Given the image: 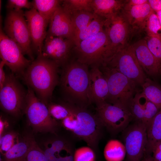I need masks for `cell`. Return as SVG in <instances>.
Masks as SVG:
<instances>
[{"label": "cell", "mask_w": 161, "mask_h": 161, "mask_svg": "<svg viewBox=\"0 0 161 161\" xmlns=\"http://www.w3.org/2000/svg\"><path fill=\"white\" fill-rule=\"evenodd\" d=\"M66 102L69 113L59 122L61 126L74 137L85 141L97 152L103 127L99 118L87 108Z\"/></svg>", "instance_id": "6da1fadb"}, {"label": "cell", "mask_w": 161, "mask_h": 161, "mask_svg": "<svg viewBox=\"0 0 161 161\" xmlns=\"http://www.w3.org/2000/svg\"><path fill=\"white\" fill-rule=\"evenodd\" d=\"M58 66L41 56L32 61L21 76L27 86L47 106L54 89L59 83Z\"/></svg>", "instance_id": "7a4b0ae2"}, {"label": "cell", "mask_w": 161, "mask_h": 161, "mask_svg": "<svg viewBox=\"0 0 161 161\" xmlns=\"http://www.w3.org/2000/svg\"><path fill=\"white\" fill-rule=\"evenodd\" d=\"M89 66L70 59L62 67L59 82L64 101L87 108L90 70Z\"/></svg>", "instance_id": "3957f363"}, {"label": "cell", "mask_w": 161, "mask_h": 161, "mask_svg": "<svg viewBox=\"0 0 161 161\" xmlns=\"http://www.w3.org/2000/svg\"><path fill=\"white\" fill-rule=\"evenodd\" d=\"M24 114L28 125L35 133L56 134L61 127L50 115L47 106L27 87Z\"/></svg>", "instance_id": "277c9868"}, {"label": "cell", "mask_w": 161, "mask_h": 161, "mask_svg": "<svg viewBox=\"0 0 161 161\" xmlns=\"http://www.w3.org/2000/svg\"><path fill=\"white\" fill-rule=\"evenodd\" d=\"M107 83L108 93L106 101L127 106L138 91V85L120 72L106 66L99 67Z\"/></svg>", "instance_id": "5b68a950"}, {"label": "cell", "mask_w": 161, "mask_h": 161, "mask_svg": "<svg viewBox=\"0 0 161 161\" xmlns=\"http://www.w3.org/2000/svg\"><path fill=\"white\" fill-rule=\"evenodd\" d=\"M109 41L104 29L74 46L76 59L91 67L105 64L108 58Z\"/></svg>", "instance_id": "8992f818"}, {"label": "cell", "mask_w": 161, "mask_h": 161, "mask_svg": "<svg viewBox=\"0 0 161 161\" xmlns=\"http://www.w3.org/2000/svg\"><path fill=\"white\" fill-rule=\"evenodd\" d=\"M27 90L12 72L6 73L4 83L0 89V105L5 113L15 118L24 114Z\"/></svg>", "instance_id": "52a82bcc"}, {"label": "cell", "mask_w": 161, "mask_h": 161, "mask_svg": "<svg viewBox=\"0 0 161 161\" xmlns=\"http://www.w3.org/2000/svg\"><path fill=\"white\" fill-rule=\"evenodd\" d=\"M24 13L22 10H8L3 28L5 34L15 41L32 61L34 59L31 40Z\"/></svg>", "instance_id": "ba28073f"}, {"label": "cell", "mask_w": 161, "mask_h": 161, "mask_svg": "<svg viewBox=\"0 0 161 161\" xmlns=\"http://www.w3.org/2000/svg\"><path fill=\"white\" fill-rule=\"evenodd\" d=\"M103 65L115 69L140 86L147 78L132 45L128 43L118 49Z\"/></svg>", "instance_id": "9c48e42d"}, {"label": "cell", "mask_w": 161, "mask_h": 161, "mask_svg": "<svg viewBox=\"0 0 161 161\" xmlns=\"http://www.w3.org/2000/svg\"><path fill=\"white\" fill-rule=\"evenodd\" d=\"M96 114L102 126L113 133L124 131L133 119L127 106L106 101L96 104Z\"/></svg>", "instance_id": "30bf717a"}, {"label": "cell", "mask_w": 161, "mask_h": 161, "mask_svg": "<svg viewBox=\"0 0 161 161\" xmlns=\"http://www.w3.org/2000/svg\"><path fill=\"white\" fill-rule=\"evenodd\" d=\"M0 56L11 72L20 77L32 62L25 57L19 46L5 34L1 23Z\"/></svg>", "instance_id": "8fae6325"}, {"label": "cell", "mask_w": 161, "mask_h": 161, "mask_svg": "<svg viewBox=\"0 0 161 161\" xmlns=\"http://www.w3.org/2000/svg\"><path fill=\"white\" fill-rule=\"evenodd\" d=\"M38 145L49 161H74L75 149L72 141L57 133L51 134Z\"/></svg>", "instance_id": "7c38bea8"}, {"label": "cell", "mask_w": 161, "mask_h": 161, "mask_svg": "<svg viewBox=\"0 0 161 161\" xmlns=\"http://www.w3.org/2000/svg\"><path fill=\"white\" fill-rule=\"evenodd\" d=\"M146 128L144 124L135 121L124 130L127 161H141L143 158L147 140Z\"/></svg>", "instance_id": "4fadbf2b"}, {"label": "cell", "mask_w": 161, "mask_h": 161, "mask_svg": "<svg viewBox=\"0 0 161 161\" xmlns=\"http://www.w3.org/2000/svg\"><path fill=\"white\" fill-rule=\"evenodd\" d=\"M104 29L109 41L107 62L118 49L128 43L131 33L129 26L121 12L106 19Z\"/></svg>", "instance_id": "5bb4252c"}, {"label": "cell", "mask_w": 161, "mask_h": 161, "mask_svg": "<svg viewBox=\"0 0 161 161\" xmlns=\"http://www.w3.org/2000/svg\"><path fill=\"white\" fill-rule=\"evenodd\" d=\"M73 41L61 37L47 36L42 49L41 56L62 67L70 59Z\"/></svg>", "instance_id": "9a60e30c"}, {"label": "cell", "mask_w": 161, "mask_h": 161, "mask_svg": "<svg viewBox=\"0 0 161 161\" xmlns=\"http://www.w3.org/2000/svg\"><path fill=\"white\" fill-rule=\"evenodd\" d=\"M24 15L30 35L32 49L37 56H41L49 23L33 8L25 11Z\"/></svg>", "instance_id": "2e32d148"}, {"label": "cell", "mask_w": 161, "mask_h": 161, "mask_svg": "<svg viewBox=\"0 0 161 161\" xmlns=\"http://www.w3.org/2000/svg\"><path fill=\"white\" fill-rule=\"evenodd\" d=\"M127 107L135 121L141 122L147 127L160 108L149 100L142 92H138Z\"/></svg>", "instance_id": "e0dca14e"}, {"label": "cell", "mask_w": 161, "mask_h": 161, "mask_svg": "<svg viewBox=\"0 0 161 161\" xmlns=\"http://www.w3.org/2000/svg\"><path fill=\"white\" fill-rule=\"evenodd\" d=\"M47 36L62 37L73 41V33L70 16L61 4L56 9L50 20Z\"/></svg>", "instance_id": "ac0fdd59"}, {"label": "cell", "mask_w": 161, "mask_h": 161, "mask_svg": "<svg viewBox=\"0 0 161 161\" xmlns=\"http://www.w3.org/2000/svg\"><path fill=\"white\" fill-rule=\"evenodd\" d=\"M152 11L148 2L137 6L124 7L121 13L129 26L131 34L144 30L146 20Z\"/></svg>", "instance_id": "d6986e66"}, {"label": "cell", "mask_w": 161, "mask_h": 161, "mask_svg": "<svg viewBox=\"0 0 161 161\" xmlns=\"http://www.w3.org/2000/svg\"><path fill=\"white\" fill-rule=\"evenodd\" d=\"M131 45L138 62L145 73L151 76L161 73V63L148 49L145 39L140 40Z\"/></svg>", "instance_id": "ffe728a7"}, {"label": "cell", "mask_w": 161, "mask_h": 161, "mask_svg": "<svg viewBox=\"0 0 161 161\" xmlns=\"http://www.w3.org/2000/svg\"><path fill=\"white\" fill-rule=\"evenodd\" d=\"M90 69L89 97L90 104H95L106 101L108 89L107 81L100 69L96 66L91 67Z\"/></svg>", "instance_id": "44dd1931"}, {"label": "cell", "mask_w": 161, "mask_h": 161, "mask_svg": "<svg viewBox=\"0 0 161 161\" xmlns=\"http://www.w3.org/2000/svg\"><path fill=\"white\" fill-rule=\"evenodd\" d=\"M126 0H92V12L97 15L107 19L120 13Z\"/></svg>", "instance_id": "7402d4cb"}, {"label": "cell", "mask_w": 161, "mask_h": 161, "mask_svg": "<svg viewBox=\"0 0 161 161\" xmlns=\"http://www.w3.org/2000/svg\"><path fill=\"white\" fill-rule=\"evenodd\" d=\"M34 137L31 132L24 134L18 143L4 155H0V161H25Z\"/></svg>", "instance_id": "603a6c76"}, {"label": "cell", "mask_w": 161, "mask_h": 161, "mask_svg": "<svg viewBox=\"0 0 161 161\" xmlns=\"http://www.w3.org/2000/svg\"><path fill=\"white\" fill-rule=\"evenodd\" d=\"M147 143L144 154L151 155L161 142V108L146 128Z\"/></svg>", "instance_id": "cb8c5ba5"}, {"label": "cell", "mask_w": 161, "mask_h": 161, "mask_svg": "<svg viewBox=\"0 0 161 161\" xmlns=\"http://www.w3.org/2000/svg\"><path fill=\"white\" fill-rule=\"evenodd\" d=\"M103 155L106 161H123L126 155L124 144L117 139L109 140L105 146Z\"/></svg>", "instance_id": "d4e9b609"}, {"label": "cell", "mask_w": 161, "mask_h": 161, "mask_svg": "<svg viewBox=\"0 0 161 161\" xmlns=\"http://www.w3.org/2000/svg\"><path fill=\"white\" fill-rule=\"evenodd\" d=\"M105 20L97 15L86 27L75 35L73 39L74 46L103 30Z\"/></svg>", "instance_id": "484cf974"}, {"label": "cell", "mask_w": 161, "mask_h": 161, "mask_svg": "<svg viewBox=\"0 0 161 161\" xmlns=\"http://www.w3.org/2000/svg\"><path fill=\"white\" fill-rule=\"evenodd\" d=\"M69 15L73 29V38L76 34L86 27L97 16L92 12L87 11L74 12Z\"/></svg>", "instance_id": "4316f807"}, {"label": "cell", "mask_w": 161, "mask_h": 161, "mask_svg": "<svg viewBox=\"0 0 161 161\" xmlns=\"http://www.w3.org/2000/svg\"><path fill=\"white\" fill-rule=\"evenodd\" d=\"M62 1L59 0H33L31 2L32 7L36 9L49 23L55 10L61 4Z\"/></svg>", "instance_id": "83f0119b"}, {"label": "cell", "mask_w": 161, "mask_h": 161, "mask_svg": "<svg viewBox=\"0 0 161 161\" xmlns=\"http://www.w3.org/2000/svg\"><path fill=\"white\" fill-rule=\"evenodd\" d=\"M142 92L151 102L161 108V85L147 78L141 85Z\"/></svg>", "instance_id": "f1b7e54d"}, {"label": "cell", "mask_w": 161, "mask_h": 161, "mask_svg": "<svg viewBox=\"0 0 161 161\" xmlns=\"http://www.w3.org/2000/svg\"><path fill=\"white\" fill-rule=\"evenodd\" d=\"M22 136L18 131L13 129L4 133L0 137V155H4L20 141Z\"/></svg>", "instance_id": "f546056e"}, {"label": "cell", "mask_w": 161, "mask_h": 161, "mask_svg": "<svg viewBox=\"0 0 161 161\" xmlns=\"http://www.w3.org/2000/svg\"><path fill=\"white\" fill-rule=\"evenodd\" d=\"M92 0H63L61 6L64 10L69 15L74 12L79 11L92 12L91 7Z\"/></svg>", "instance_id": "4dcf8cb0"}, {"label": "cell", "mask_w": 161, "mask_h": 161, "mask_svg": "<svg viewBox=\"0 0 161 161\" xmlns=\"http://www.w3.org/2000/svg\"><path fill=\"white\" fill-rule=\"evenodd\" d=\"M47 106L51 117L59 123L69 113V110L64 101L59 103L51 101L48 103Z\"/></svg>", "instance_id": "1f68e13d"}, {"label": "cell", "mask_w": 161, "mask_h": 161, "mask_svg": "<svg viewBox=\"0 0 161 161\" xmlns=\"http://www.w3.org/2000/svg\"><path fill=\"white\" fill-rule=\"evenodd\" d=\"M144 39L148 49L161 63V36L147 35Z\"/></svg>", "instance_id": "d6a6232c"}, {"label": "cell", "mask_w": 161, "mask_h": 161, "mask_svg": "<svg viewBox=\"0 0 161 161\" xmlns=\"http://www.w3.org/2000/svg\"><path fill=\"white\" fill-rule=\"evenodd\" d=\"M144 30L147 35L161 36V25L156 13L153 10L147 19Z\"/></svg>", "instance_id": "836d02e7"}, {"label": "cell", "mask_w": 161, "mask_h": 161, "mask_svg": "<svg viewBox=\"0 0 161 161\" xmlns=\"http://www.w3.org/2000/svg\"><path fill=\"white\" fill-rule=\"evenodd\" d=\"M25 161H49L34 137Z\"/></svg>", "instance_id": "e575fe53"}, {"label": "cell", "mask_w": 161, "mask_h": 161, "mask_svg": "<svg viewBox=\"0 0 161 161\" xmlns=\"http://www.w3.org/2000/svg\"><path fill=\"white\" fill-rule=\"evenodd\" d=\"M96 151L90 146H84L75 149L74 161H96Z\"/></svg>", "instance_id": "d590c367"}, {"label": "cell", "mask_w": 161, "mask_h": 161, "mask_svg": "<svg viewBox=\"0 0 161 161\" xmlns=\"http://www.w3.org/2000/svg\"><path fill=\"white\" fill-rule=\"evenodd\" d=\"M8 10H19L23 8L30 9L32 6L31 2L27 0H8L6 5Z\"/></svg>", "instance_id": "8d00e7d4"}, {"label": "cell", "mask_w": 161, "mask_h": 161, "mask_svg": "<svg viewBox=\"0 0 161 161\" xmlns=\"http://www.w3.org/2000/svg\"><path fill=\"white\" fill-rule=\"evenodd\" d=\"M1 113L0 116V137L4 133L12 129H11V123L6 114Z\"/></svg>", "instance_id": "74e56055"}, {"label": "cell", "mask_w": 161, "mask_h": 161, "mask_svg": "<svg viewBox=\"0 0 161 161\" xmlns=\"http://www.w3.org/2000/svg\"><path fill=\"white\" fill-rule=\"evenodd\" d=\"M152 153L154 161H161V142L155 146Z\"/></svg>", "instance_id": "f35d334b"}, {"label": "cell", "mask_w": 161, "mask_h": 161, "mask_svg": "<svg viewBox=\"0 0 161 161\" xmlns=\"http://www.w3.org/2000/svg\"><path fill=\"white\" fill-rule=\"evenodd\" d=\"M152 10L156 13L161 10V0H148Z\"/></svg>", "instance_id": "ab89813d"}, {"label": "cell", "mask_w": 161, "mask_h": 161, "mask_svg": "<svg viewBox=\"0 0 161 161\" xmlns=\"http://www.w3.org/2000/svg\"><path fill=\"white\" fill-rule=\"evenodd\" d=\"M5 65L4 62L2 61L0 62V89L3 86L5 81L6 73L4 70V67Z\"/></svg>", "instance_id": "60d3db41"}, {"label": "cell", "mask_w": 161, "mask_h": 161, "mask_svg": "<svg viewBox=\"0 0 161 161\" xmlns=\"http://www.w3.org/2000/svg\"><path fill=\"white\" fill-rule=\"evenodd\" d=\"M148 2V0H126L124 7H128L137 6L145 4Z\"/></svg>", "instance_id": "b9f144b4"}, {"label": "cell", "mask_w": 161, "mask_h": 161, "mask_svg": "<svg viewBox=\"0 0 161 161\" xmlns=\"http://www.w3.org/2000/svg\"><path fill=\"white\" fill-rule=\"evenodd\" d=\"M141 161H154L151 155L144 154Z\"/></svg>", "instance_id": "7bdbcfd3"}, {"label": "cell", "mask_w": 161, "mask_h": 161, "mask_svg": "<svg viewBox=\"0 0 161 161\" xmlns=\"http://www.w3.org/2000/svg\"><path fill=\"white\" fill-rule=\"evenodd\" d=\"M161 25V10L156 13Z\"/></svg>", "instance_id": "ee69618b"}]
</instances>
